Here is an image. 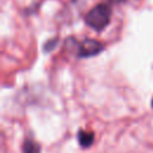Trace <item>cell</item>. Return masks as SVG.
I'll return each mask as SVG.
<instances>
[{
    "instance_id": "1",
    "label": "cell",
    "mask_w": 153,
    "mask_h": 153,
    "mask_svg": "<svg viewBox=\"0 0 153 153\" xmlns=\"http://www.w3.org/2000/svg\"><path fill=\"white\" fill-rule=\"evenodd\" d=\"M111 18V7L108 4H99L91 8L85 16V23L96 31L105 29Z\"/></svg>"
},
{
    "instance_id": "2",
    "label": "cell",
    "mask_w": 153,
    "mask_h": 153,
    "mask_svg": "<svg viewBox=\"0 0 153 153\" xmlns=\"http://www.w3.org/2000/svg\"><path fill=\"white\" fill-rule=\"evenodd\" d=\"M103 49H104V47H103V44L100 42H98L96 39L86 38L78 47V56L79 57L94 56V55H98Z\"/></svg>"
},
{
    "instance_id": "3",
    "label": "cell",
    "mask_w": 153,
    "mask_h": 153,
    "mask_svg": "<svg viewBox=\"0 0 153 153\" xmlns=\"http://www.w3.org/2000/svg\"><path fill=\"white\" fill-rule=\"evenodd\" d=\"M94 140V135L91 131H86V130H79L78 133V141L80 143V146L82 147H88L92 145Z\"/></svg>"
},
{
    "instance_id": "4",
    "label": "cell",
    "mask_w": 153,
    "mask_h": 153,
    "mask_svg": "<svg viewBox=\"0 0 153 153\" xmlns=\"http://www.w3.org/2000/svg\"><path fill=\"white\" fill-rule=\"evenodd\" d=\"M23 153H39V146L32 140H25L23 145Z\"/></svg>"
},
{
    "instance_id": "5",
    "label": "cell",
    "mask_w": 153,
    "mask_h": 153,
    "mask_svg": "<svg viewBox=\"0 0 153 153\" xmlns=\"http://www.w3.org/2000/svg\"><path fill=\"white\" fill-rule=\"evenodd\" d=\"M111 2H123V1H126V0H110Z\"/></svg>"
},
{
    "instance_id": "6",
    "label": "cell",
    "mask_w": 153,
    "mask_h": 153,
    "mask_svg": "<svg viewBox=\"0 0 153 153\" xmlns=\"http://www.w3.org/2000/svg\"><path fill=\"white\" fill-rule=\"evenodd\" d=\"M152 106H153V99H152Z\"/></svg>"
}]
</instances>
